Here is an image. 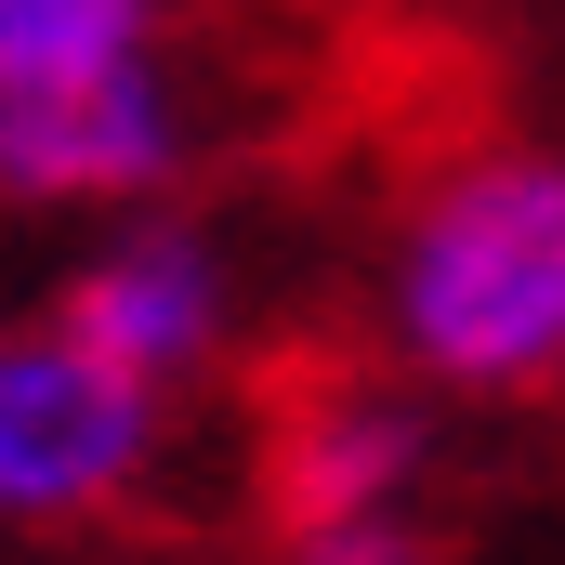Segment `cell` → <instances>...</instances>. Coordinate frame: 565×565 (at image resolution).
Wrapping results in <instances>:
<instances>
[{"mask_svg":"<svg viewBox=\"0 0 565 565\" xmlns=\"http://www.w3.org/2000/svg\"><path fill=\"white\" fill-rule=\"evenodd\" d=\"M369 355L460 422L565 408V145L473 132L369 237Z\"/></svg>","mask_w":565,"mask_h":565,"instance_id":"6da1fadb","label":"cell"},{"mask_svg":"<svg viewBox=\"0 0 565 565\" xmlns=\"http://www.w3.org/2000/svg\"><path fill=\"white\" fill-rule=\"evenodd\" d=\"M184 408L145 395L132 369H106L53 302L0 316V540H106L171 487Z\"/></svg>","mask_w":565,"mask_h":565,"instance_id":"7a4b0ae2","label":"cell"},{"mask_svg":"<svg viewBox=\"0 0 565 565\" xmlns=\"http://www.w3.org/2000/svg\"><path fill=\"white\" fill-rule=\"evenodd\" d=\"M106 369H132L145 395H211L224 369H237V342H250V250L211 224V211H184V198H158V211H119V224H79V250H66V277L40 289Z\"/></svg>","mask_w":565,"mask_h":565,"instance_id":"3957f363","label":"cell"},{"mask_svg":"<svg viewBox=\"0 0 565 565\" xmlns=\"http://www.w3.org/2000/svg\"><path fill=\"white\" fill-rule=\"evenodd\" d=\"M198 79L158 53V66H106V79H66V93H13L0 106V211L13 224H119L198 184Z\"/></svg>","mask_w":565,"mask_h":565,"instance_id":"277c9868","label":"cell"},{"mask_svg":"<svg viewBox=\"0 0 565 565\" xmlns=\"http://www.w3.org/2000/svg\"><path fill=\"white\" fill-rule=\"evenodd\" d=\"M447 473V408L422 382L369 369H316L264 434V513L277 526H342V513H434Z\"/></svg>","mask_w":565,"mask_h":565,"instance_id":"5b68a950","label":"cell"},{"mask_svg":"<svg viewBox=\"0 0 565 565\" xmlns=\"http://www.w3.org/2000/svg\"><path fill=\"white\" fill-rule=\"evenodd\" d=\"M171 53V0H0V106Z\"/></svg>","mask_w":565,"mask_h":565,"instance_id":"8992f818","label":"cell"},{"mask_svg":"<svg viewBox=\"0 0 565 565\" xmlns=\"http://www.w3.org/2000/svg\"><path fill=\"white\" fill-rule=\"evenodd\" d=\"M277 565H460L434 513H342V526H277Z\"/></svg>","mask_w":565,"mask_h":565,"instance_id":"52a82bcc","label":"cell"}]
</instances>
